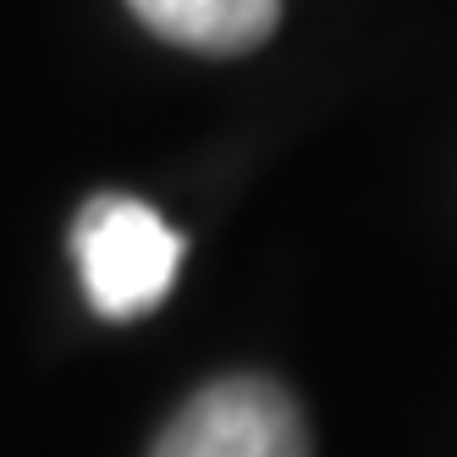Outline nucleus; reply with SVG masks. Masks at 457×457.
<instances>
[{
  "mask_svg": "<svg viewBox=\"0 0 457 457\" xmlns=\"http://www.w3.org/2000/svg\"><path fill=\"white\" fill-rule=\"evenodd\" d=\"M182 232L144 199L100 193L72 226V259L88 292V309L105 320H144L166 303L182 270Z\"/></svg>",
  "mask_w": 457,
  "mask_h": 457,
  "instance_id": "nucleus-1",
  "label": "nucleus"
},
{
  "mask_svg": "<svg viewBox=\"0 0 457 457\" xmlns=\"http://www.w3.org/2000/svg\"><path fill=\"white\" fill-rule=\"evenodd\" d=\"M149 457H314L303 413L265 375H226L177 408Z\"/></svg>",
  "mask_w": 457,
  "mask_h": 457,
  "instance_id": "nucleus-2",
  "label": "nucleus"
},
{
  "mask_svg": "<svg viewBox=\"0 0 457 457\" xmlns=\"http://www.w3.org/2000/svg\"><path fill=\"white\" fill-rule=\"evenodd\" d=\"M127 6L154 39L204 55H243L265 45L281 22V0H127Z\"/></svg>",
  "mask_w": 457,
  "mask_h": 457,
  "instance_id": "nucleus-3",
  "label": "nucleus"
}]
</instances>
